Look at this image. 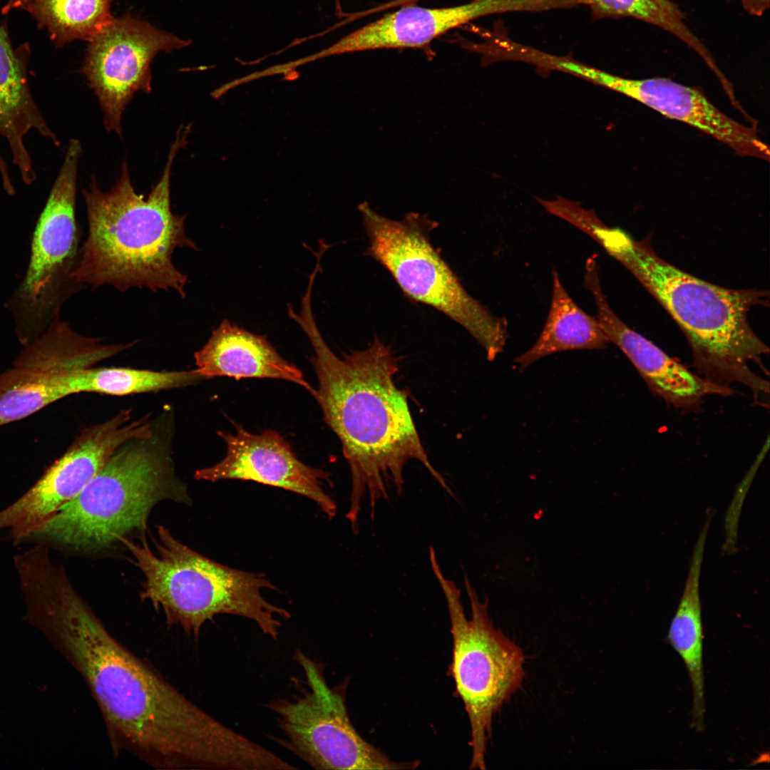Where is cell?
Instances as JSON below:
<instances>
[{
    "mask_svg": "<svg viewBox=\"0 0 770 770\" xmlns=\"http://www.w3.org/2000/svg\"><path fill=\"white\" fill-rule=\"evenodd\" d=\"M131 409L83 428L68 450L21 498L0 510V530L10 529L16 541L78 495L104 466L116 448L151 427L148 414L131 419Z\"/></svg>",
    "mask_w": 770,
    "mask_h": 770,
    "instance_id": "cell-11",
    "label": "cell"
},
{
    "mask_svg": "<svg viewBox=\"0 0 770 770\" xmlns=\"http://www.w3.org/2000/svg\"><path fill=\"white\" fill-rule=\"evenodd\" d=\"M599 17L632 18L657 26L694 51L715 73L722 74L710 51L691 30L679 6L672 0H582Z\"/></svg>",
    "mask_w": 770,
    "mask_h": 770,
    "instance_id": "cell-23",
    "label": "cell"
},
{
    "mask_svg": "<svg viewBox=\"0 0 770 770\" xmlns=\"http://www.w3.org/2000/svg\"><path fill=\"white\" fill-rule=\"evenodd\" d=\"M742 7L751 16H761L770 6V0H740Z\"/></svg>",
    "mask_w": 770,
    "mask_h": 770,
    "instance_id": "cell-24",
    "label": "cell"
},
{
    "mask_svg": "<svg viewBox=\"0 0 770 770\" xmlns=\"http://www.w3.org/2000/svg\"><path fill=\"white\" fill-rule=\"evenodd\" d=\"M597 84L619 92L668 118L682 121L727 144L737 155L769 159L756 130L717 108L697 87L665 78L630 79L601 71Z\"/></svg>",
    "mask_w": 770,
    "mask_h": 770,
    "instance_id": "cell-16",
    "label": "cell"
},
{
    "mask_svg": "<svg viewBox=\"0 0 770 770\" xmlns=\"http://www.w3.org/2000/svg\"><path fill=\"white\" fill-rule=\"evenodd\" d=\"M294 660L304 679L292 677L297 692L290 699L278 697L265 707L276 716L282 737L272 739L315 769H414L417 761L391 760L365 741L349 717L346 684L331 688L324 664L297 649Z\"/></svg>",
    "mask_w": 770,
    "mask_h": 770,
    "instance_id": "cell-10",
    "label": "cell"
},
{
    "mask_svg": "<svg viewBox=\"0 0 770 770\" xmlns=\"http://www.w3.org/2000/svg\"><path fill=\"white\" fill-rule=\"evenodd\" d=\"M31 625L81 675L113 753L160 770H247L257 742L212 717L106 628L68 579L37 597Z\"/></svg>",
    "mask_w": 770,
    "mask_h": 770,
    "instance_id": "cell-1",
    "label": "cell"
},
{
    "mask_svg": "<svg viewBox=\"0 0 770 770\" xmlns=\"http://www.w3.org/2000/svg\"><path fill=\"white\" fill-rule=\"evenodd\" d=\"M102 340L77 333L58 314L40 336L24 346L13 366L48 372L90 367L136 344H106Z\"/></svg>",
    "mask_w": 770,
    "mask_h": 770,
    "instance_id": "cell-21",
    "label": "cell"
},
{
    "mask_svg": "<svg viewBox=\"0 0 770 770\" xmlns=\"http://www.w3.org/2000/svg\"><path fill=\"white\" fill-rule=\"evenodd\" d=\"M24 56L14 50L5 29L0 26V138L8 144L13 164L22 182L36 179L32 159L25 145V137L36 131L58 146L60 142L49 128L30 91ZM0 153V178L6 183L11 175Z\"/></svg>",
    "mask_w": 770,
    "mask_h": 770,
    "instance_id": "cell-17",
    "label": "cell"
},
{
    "mask_svg": "<svg viewBox=\"0 0 770 770\" xmlns=\"http://www.w3.org/2000/svg\"><path fill=\"white\" fill-rule=\"evenodd\" d=\"M189 41L130 16L113 20L91 41L81 73L97 96L108 132L122 138L121 118L138 91H151L150 65L160 51Z\"/></svg>",
    "mask_w": 770,
    "mask_h": 770,
    "instance_id": "cell-12",
    "label": "cell"
},
{
    "mask_svg": "<svg viewBox=\"0 0 770 770\" xmlns=\"http://www.w3.org/2000/svg\"><path fill=\"white\" fill-rule=\"evenodd\" d=\"M369 245L365 252L393 277L410 300L431 306L461 325L483 348L488 360L500 354L508 338V323L472 297L432 245L436 222L411 212L393 220L359 205Z\"/></svg>",
    "mask_w": 770,
    "mask_h": 770,
    "instance_id": "cell-7",
    "label": "cell"
},
{
    "mask_svg": "<svg viewBox=\"0 0 770 770\" xmlns=\"http://www.w3.org/2000/svg\"><path fill=\"white\" fill-rule=\"evenodd\" d=\"M599 271L597 260L588 257L582 286L592 296L597 319L609 342L626 355L653 393L684 411L699 409L703 399L708 395L732 394L731 388L714 384L690 371L622 322L602 292Z\"/></svg>",
    "mask_w": 770,
    "mask_h": 770,
    "instance_id": "cell-14",
    "label": "cell"
},
{
    "mask_svg": "<svg viewBox=\"0 0 770 770\" xmlns=\"http://www.w3.org/2000/svg\"><path fill=\"white\" fill-rule=\"evenodd\" d=\"M190 132V125L177 130L161 178L146 199L135 191L126 162L108 192L91 178L88 189L83 190L88 232L74 273L79 284L110 285L120 292L174 290L185 297L188 275L175 267L173 255L179 247L198 248L185 232L186 215L172 211L170 188L174 159Z\"/></svg>",
    "mask_w": 770,
    "mask_h": 770,
    "instance_id": "cell-3",
    "label": "cell"
},
{
    "mask_svg": "<svg viewBox=\"0 0 770 770\" xmlns=\"http://www.w3.org/2000/svg\"><path fill=\"white\" fill-rule=\"evenodd\" d=\"M548 5L549 0H473L442 8L408 4L348 34L327 52L422 48L447 31L476 19L503 12L545 11Z\"/></svg>",
    "mask_w": 770,
    "mask_h": 770,
    "instance_id": "cell-15",
    "label": "cell"
},
{
    "mask_svg": "<svg viewBox=\"0 0 770 770\" xmlns=\"http://www.w3.org/2000/svg\"><path fill=\"white\" fill-rule=\"evenodd\" d=\"M156 552L145 538L135 543L120 539L143 573L140 599L161 609L168 626H180L197 640L203 625L219 614L252 620L262 632L277 640L281 622L291 614L262 595L277 588L262 573L236 570L213 561L176 539L164 525H157Z\"/></svg>",
    "mask_w": 770,
    "mask_h": 770,
    "instance_id": "cell-6",
    "label": "cell"
},
{
    "mask_svg": "<svg viewBox=\"0 0 770 770\" xmlns=\"http://www.w3.org/2000/svg\"><path fill=\"white\" fill-rule=\"evenodd\" d=\"M419 0H391L389 2L386 3L387 9L394 8L396 6H402L408 4H414Z\"/></svg>",
    "mask_w": 770,
    "mask_h": 770,
    "instance_id": "cell-25",
    "label": "cell"
},
{
    "mask_svg": "<svg viewBox=\"0 0 770 770\" xmlns=\"http://www.w3.org/2000/svg\"><path fill=\"white\" fill-rule=\"evenodd\" d=\"M432 571L446 600L453 636L451 673L470 722L471 769H485L487 742L493 716L521 687L525 676L520 647L496 629L466 575L465 587L471 608L466 617L461 590L444 576L436 553L429 552Z\"/></svg>",
    "mask_w": 770,
    "mask_h": 770,
    "instance_id": "cell-8",
    "label": "cell"
},
{
    "mask_svg": "<svg viewBox=\"0 0 770 770\" xmlns=\"http://www.w3.org/2000/svg\"><path fill=\"white\" fill-rule=\"evenodd\" d=\"M235 427V433L217 431L226 444V456L212 466L197 470L195 479L251 481L280 488L311 499L329 519L336 515L337 505L322 487V481L332 486L329 473L302 462L276 431L254 434L239 425Z\"/></svg>",
    "mask_w": 770,
    "mask_h": 770,
    "instance_id": "cell-13",
    "label": "cell"
},
{
    "mask_svg": "<svg viewBox=\"0 0 770 770\" xmlns=\"http://www.w3.org/2000/svg\"><path fill=\"white\" fill-rule=\"evenodd\" d=\"M113 0H26L20 6L46 28L58 46L73 40L91 41L113 19Z\"/></svg>",
    "mask_w": 770,
    "mask_h": 770,
    "instance_id": "cell-22",
    "label": "cell"
},
{
    "mask_svg": "<svg viewBox=\"0 0 770 770\" xmlns=\"http://www.w3.org/2000/svg\"><path fill=\"white\" fill-rule=\"evenodd\" d=\"M597 243L625 267L657 299L684 332L693 366L707 381L724 387L739 383L763 401L769 382L754 373L769 347L751 327L749 311L768 305L769 292L722 287L694 277L659 257L649 240H634L606 226Z\"/></svg>",
    "mask_w": 770,
    "mask_h": 770,
    "instance_id": "cell-4",
    "label": "cell"
},
{
    "mask_svg": "<svg viewBox=\"0 0 770 770\" xmlns=\"http://www.w3.org/2000/svg\"><path fill=\"white\" fill-rule=\"evenodd\" d=\"M712 518L707 516L694 547L689 571L677 611L671 621L667 639L682 659L692 690V727L704 728V677L703 627L699 597L701 569Z\"/></svg>",
    "mask_w": 770,
    "mask_h": 770,
    "instance_id": "cell-19",
    "label": "cell"
},
{
    "mask_svg": "<svg viewBox=\"0 0 770 770\" xmlns=\"http://www.w3.org/2000/svg\"><path fill=\"white\" fill-rule=\"evenodd\" d=\"M4 1H5V4H4V6L3 11L4 12H6V11H9V10H11L12 9H14V8H20L21 5L24 2L25 0H4Z\"/></svg>",
    "mask_w": 770,
    "mask_h": 770,
    "instance_id": "cell-26",
    "label": "cell"
},
{
    "mask_svg": "<svg viewBox=\"0 0 770 770\" xmlns=\"http://www.w3.org/2000/svg\"><path fill=\"white\" fill-rule=\"evenodd\" d=\"M297 314L288 313L308 337L314 354L310 361L318 379L312 396L329 427L341 441L350 468L352 488L346 518L359 530L360 503L370 496L371 515L377 500L387 498L391 481L399 494L405 466L421 462L451 493L445 479L431 465L420 440L406 390L394 381L398 359L378 337L365 349L337 356L318 330L309 299Z\"/></svg>",
    "mask_w": 770,
    "mask_h": 770,
    "instance_id": "cell-2",
    "label": "cell"
},
{
    "mask_svg": "<svg viewBox=\"0 0 770 770\" xmlns=\"http://www.w3.org/2000/svg\"><path fill=\"white\" fill-rule=\"evenodd\" d=\"M174 436V411L165 406L148 432L118 446L78 495L23 540L98 554L131 533L145 535L148 515L160 502L190 504L187 486L175 470Z\"/></svg>",
    "mask_w": 770,
    "mask_h": 770,
    "instance_id": "cell-5",
    "label": "cell"
},
{
    "mask_svg": "<svg viewBox=\"0 0 770 770\" xmlns=\"http://www.w3.org/2000/svg\"><path fill=\"white\" fill-rule=\"evenodd\" d=\"M81 143L69 140L59 173L39 216L26 274L8 302L19 341H34L82 284L74 277L80 258L76 192Z\"/></svg>",
    "mask_w": 770,
    "mask_h": 770,
    "instance_id": "cell-9",
    "label": "cell"
},
{
    "mask_svg": "<svg viewBox=\"0 0 770 770\" xmlns=\"http://www.w3.org/2000/svg\"><path fill=\"white\" fill-rule=\"evenodd\" d=\"M552 277V297L544 327L535 344L513 360L520 371L553 354L602 349L610 342L597 317L586 313L569 295L555 268Z\"/></svg>",
    "mask_w": 770,
    "mask_h": 770,
    "instance_id": "cell-20",
    "label": "cell"
},
{
    "mask_svg": "<svg viewBox=\"0 0 770 770\" xmlns=\"http://www.w3.org/2000/svg\"><path fill=\"white\" fill-rule=\"evenodd\" d=\"M194 357L195 369L205 379L215 376L276 379L294 382L312 395L314 391L301 370L282 358L265 337L227 319L212 331Z\"/></svg>",
    "mask_w": 770,
    "mask_h": 770,
    "instance_id": "cell-18",
    "label": "cell"
}]
</instances>
